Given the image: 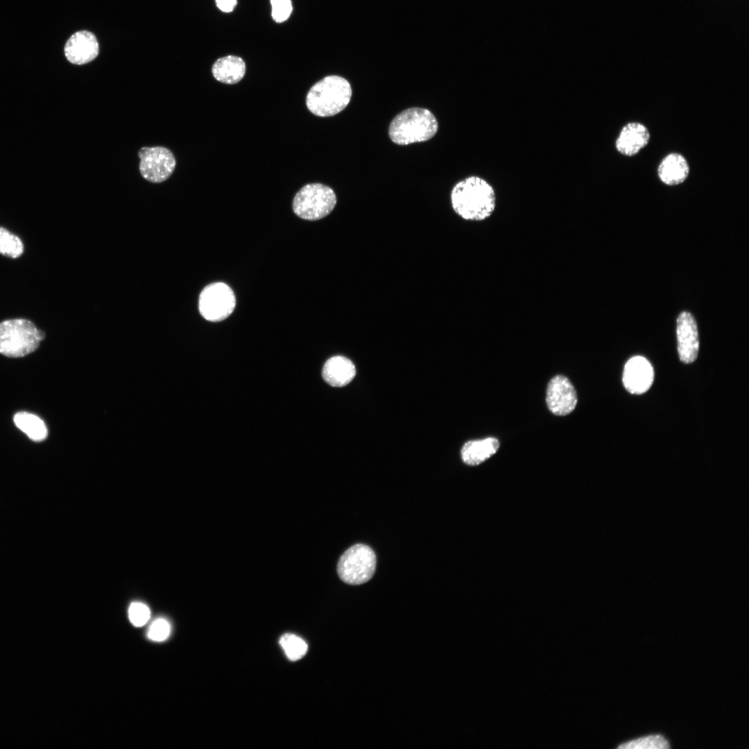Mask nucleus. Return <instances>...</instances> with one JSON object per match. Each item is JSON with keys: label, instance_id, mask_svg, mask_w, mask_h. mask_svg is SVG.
Wrapping results in <instances>:
<instances>
[{"label": "nucleus", "instance_id": "16", "mask_svg": "<svg viewBox=\"0 0 749 749\" xmlns=\"http://www.w3.org/2000/svg\"><path fill=\"white\" fill-rule=\"evenodd\" d=\"M499 446V441L494 437L470 440L461 449L462 460L467 465H478L493 456Z\"/></svg>", "mask_w": 749, "mask_h": 749}, {"label": "nucleus", "instance_id": "21", "mask_svg": "<svg viewBox=\"0 0 749 749\" xmlns=\"http://www.w3.org/2000/svg\"><path fill=\"white\" fill-rule=\"evenodd\" d=\"M670 745L667 739L661 734H651L644 737L633 739L619 745L617 748H669Z\"/></svg>", "mask_w": 749, "mask_h": 749}, {"label": "nucleus", "instance_id": "6", "mask_svg": "<svg viewBox=\"0 0 749 749\" xmlns=\"http://www.w3.org/2000/svg\"><path fill=\"white\" fill-rule=\"evenodd\" d=\"M376 565L374 551L368 545L356 544L347 549L340 557L337 573L344 583L361 585L372 578Z\"/></svg>", "mask_w": 749, "mask_h": 749}, {"label": "nucleus", "instance_id": "9", "mask_svg": "<svg viewBox=\"0 0 749 749\" xmlns=\"http://www.w3.org/2000/svg\"><path fill=\"white\" fill-rule=\"evenodd\" d=\"M578 402L576 391L567 377L558 374L549 382L546 393V403L554 415L564 416L571 413Z\"/></svg>", "mask_w": 749, "mask_h": 749}, {"label": "nucleus", "instance_id": "19", "mask_svg": "<svg viewBox=\"0 0 749 749\" xmlns=\"http://www.w3.org/2000/svg\"><path fill=\"white\" fill-rule=\"evenodd\" d=\"M279 643L287 658L291 661L300 660L308 651L306 642L293 633L284 634L280 637Z\"/></svg>", "mask_w": 749, "mask_h": 749}, {"label": "nucleus", "instance_id": "24", "mask_svg": "<svg viewBox=\"0 0 749 749\" xmlns=\"http://www.w3.org/2000/svg\"><path fill=\"white\" fill-rule=\"evenodd\" d=\"M169 633L170 626L168 621L164 619L160 618L151 623L148 632V636L153 641L161 642L166 639Z\"/></svg>", "mask_w": 749, "mask_h": 749}, {"label": "nucleus", "instance_id": "10", "mask_svg": "<svg viewBox=\"0 0 749 749\" xmlns=\"http://www.w3.org/2000/svg\"><path fill=\"white\" fill-rule=\"evenodd\" d=\"M676 335L680 360L684 363L696 361L699 350L698 327L694 316L683 311L677 319Z\"/></svg>", "mask_w": 749, "mask_h": 749}, {"label": "nucleus", "instance_id": "18", "mask_svg": "<svg viewBox=\"0 0 749 749\" xmlns=\"http://www.w3.org/2000/svg\"><path fill=\"white\" fill-rule=\"evenodd\" d=\"M13 420L17 427L26 433L30 439L40 442L46 438L48 434L46 427L37 416L26 412H19L15 415Z\"/></svg>", "mask_w": 749, "mask_h": 749}, {"label": "nucleus", "instance_id": "23", "mask_svg": "<svg viewBox=\"0 0 749 749\" xmlns=\"http://www.w3.org/2000/svg\"><path fill=\"white\" fill-rule=\"evenodd\" d=\"M272 7V17L277 23L283 22L289 19L293 6L291 0H270Z\"/></svg>", "mask_w": 749, "mask_h": 749}, {"label": "nucleus", "instance_id": "14", "mask_svg": "<svg viewBox=\"0 0 749 749\" xmlns=\"http://www.w3.org/2000/svg\"><path fill=\"white\" fill-rule=\"evenodd\" d=\"M690 166L686 157L678 152L666 154L657 168L659 180L667 186L679 185L686 181Z\"/></svg>", "mask_w": 749, "mask_h": 749}, {"label": "nucleus", "instance_id": "20", "mask_svg": "<svg viewBox=\"0 0 749 749\" xmlns=\"http://www.w3.org/2000/svg\"><path fill=\"white\" fill-rule=\"evenodd\" d=\"M24 252L21 239L4 227H0V253L10 258H17Z\"/></svg>", "mask_w": 749, "mask_h": 749}, {"label": "nucleus", "instance_id": "2", "mask_svg": "<svg viewBox=\"0 0 749 749\" xmlns=\"http://www.w3.org/2000/svg\"><path fill=\"white\" fill-rule=\"evenodd\" d=\"M352 88L350 83L339 76H328L314 84L306 98L309 110L318 117L334 116L350 103Z\"/></svg>", "mask_w": 749, "mask_h": 749}, {"label": "nucleus", "instance_id": "13", "mask_svg": "<svg viewBox=\"0 0 749 749\" xmlns=\"http://www.w3.org/2000/svg\"><path fill=\"white\" fill-rule=\"evenodd\" d=\"M650 139L651 133L644 123L630 121L621 128L615 139L614 146L619 154L632 157L644 148Z\"/></svg>", "mask_w": 749, "mask_h": 749}, {"label": "nucleus", "instance_id": "12", "mask_svg": "<svg viewBox=\"0 0 749 749\" xmlns=\"http://www.w3.org/2000/svg\"><path fill=\"white\" fill-rule=\"evenodd\" d=\"M64 53L67 60L74 64H85L94 60L99 53L96 36L85 30L74 33L67 41Z\"/></svg>", "mask_w": 749, "mask_h": 749}, {"label": "nucleus", "instance_id": "22", "mask_svg": "<svg viewBox=\"0 0 749 749\" xmlns=\"http://www.w3.org/2000/svg\"><path fill=\"white\" fill-rule=\"evenodd\" d=\"M150 611L148 607L141 602H133L128 609V617L131 623L137 627L144 626L150 619Z\"/></svg>", "mask_w": 749, "mask_h": 749}, {"label": "nucleus", "instance_id": "1", "mask_svg": "<svg viewBox=\"0 0 749 749\" xmlns=\"http://www.w3.org/2000/svg\"><path fill=\"white\" fill-rule=\"evenodd\" d=\"M496 193L486 180L470 176L457 182L451 192L454 211L463 219L483 221L489 218L496 209Z\"/></svg>", "mask_w": 749, "mask_h": 749}, {"label": "nucleus", "instance_id": "15", "mask_svg": "<svg viewBox=\"0 0 749 749\" xmlns=\"http://www.w3.org/2000/svg\"><path fill=\"white\" fill-rule=\"evenodd\" d=\"M322 374L328 384L334 387H342L353 379L356 370L350 359L342 356H335L325 362Z\"/></svg>", "mask_w": 749, "mask_h": 749}, {"label": "nucleus", "instance_id": "17", "mask_svg": "<svg viewBox=\"0 0 749 749\" xmlns=\"http://www.w3.org/2000/svg\"><path fill=\"white\" fill-rule=\"evenodd\" d=\"M212 71L218 81L225 84H235L243 78L246 64L239 56L227 55L218 59L214 63Z\"/></svg>", "mask_w": 749, "mask_h": 749}, {"label": "nucleus", "instance_id": "5", "mask_svg": "<svg viewBox=\"0 0 749 749\" xmlns=\"http://www.w3.org/2000/svg\"><path fill=\"white\" fill-rule=\"evenodd\" d=\"M336 204V196L332 189L320 183H312L306 184L296 193L293 209L302 219L316 221L329 214Z\"/></svg>", "mask_w": 749, "mask_h": 749}, {"label": "nucleus", "instance_id": "3", "mask_svg": "<svg viewBox=\"0 0 749 749\" xmlns=\"http://www.w3.org/2000/svg\"><path fill=\"white\" fill-rule=\"evenodd\" d=\"M438 121L427 109L411 107L403 110L391 121L388 135L399 145L426 141L437 132Z\"/></svg>", "mask_w": 749, "mask_h": 749}, {"label": "nucleus", "instance_id": "4", "mask_svg": "<svg viewBox=\"0 0 749 749\" xmlns=\"http://www.w3.org/2000/svg\"><path fill=\"white\" fill-rule=\"evenodd\" d=\"M44 337L30 320H4L0 322V353L8 357L24 356L35 351Z\"/></svg>", "mask_w": 749, "mask_h": 749}, {"label": "nucleus", "instance_id": "7", "mask_svg": "<svg viewBox=\"0 0 749 749\" xmlns=\"http://www.w3.org/2000/svg\"><path fill=\"white\" fill-rule=\"evenodd\" d=\"M199 311L209 321L227 318L234 311L236 298L232 289L225 283L215 282L207 286L200 294Z\"/></svg>", "mask_w": 749, "mask_h": 749}, {"label": "nucleus", "instance_id": "25", "mask_svg": "<svg viewBox=\"0 0 749 749\" xmlns=\"http://www.w3.org/2000/svg\"><path fill=\"white\" fill-rule=\"evenodd\" d=\"M219 10L224 12H232L237 4L236 0H215Z\"/></svg>", "mask_w": 749, "mask_h": 749}, {"label": "nucleus", "instance_id": "11", "mask_svg": "<svg viewBox=\"0 0 749 749\" xmlns=\"http://www.w3.org/2000/svg\"><path fill=\"white\" fill-rule=\"evenodd\" d=\"M653 379V368L646 358L635 356L626 363L623 383L629 393L637 395L646 393L651 388Z\"/></svg>", "mask_w": 749, "mask_h": 749}, {"label": "nucleus", "instance_id": "8", "mask_svg": "<svg viewBox=\"0 0 749 749\" xmlns=\"http://www.w3.org/2000/svg\"><path fill=\"white\" fill-rule=\"evenodd\" d=\"M139 170L141 175L151 182L167 180L175 167L173 153L162 146L144 147L139 151Z\"/></svg>", "mask_w": 749, "mask_h": 749}]
</instances>
